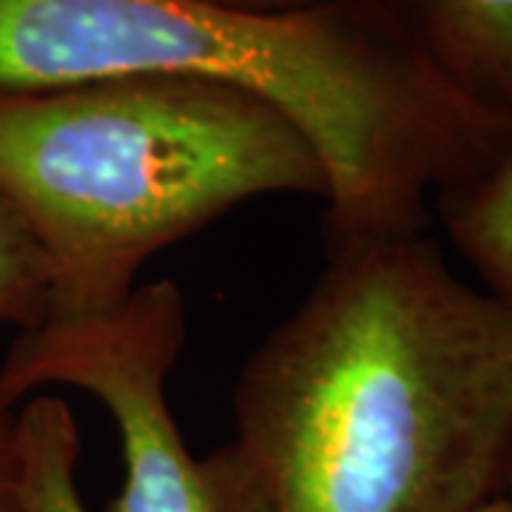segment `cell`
I'll list each match as a JSON object with an SVG mask.
<instances>
[{
    "mask_svg": "<svg viewBox=\"0 0 512 512\" xmlns=\"http://www.w3.org/2000/svg\"><path fill=\"white\" fill-rule=\"evenodd\" d=\"M476 512H512V504L507 495H495L487 504H481Z\"/></svg>",
    "mask_w": 512,
    "mask_h": 512,
    "instance_id": "11",
    "label": "cell"
},
{
    "mask_svg": "<svg viewBox=\"0 0 512 512\" xmlns=\"http://www.w3.org/2000/svg\"><path fill=\"white\" fill-rule=\"evenodd\" d=\"M436 202L447 237L476 271L478 288L512 316V154Z\"/></svg>",
    "mask_w": 512,
    "mask_h": 512,
    "instance_id": "6",
    "label": "cell"
},
{
    "mask_svg": "<svg viewBox=\"0 0 512 512\" xmlns=\"http://www.w3.org/2000/svg\"><path fill=\"white\" fill-rule=\"evenodd\" d=\"M18 444H15V413L0 410V512H18Z\"/></svg>",
    "mask_w": 512,
    "mask_h": 512,
    "instance_id": "9",
    "label": "cell"
},
{
    "mask_svg": "<svg viewBox=\"0 0 512 512\" xmlns=\"http://www.w3.org/2000/svg\"><path fill=\"white\" fill-rule=\"evenodd\" d=\"M208 3H222L234 9H254V12H288V9H302L319 0H208Z\"/></svg>",
    "mask_w": 512,
    "mask_h": 512,
    "instance_id": "10",
    "label": "cell"
},
{
    "mask_svg": "<svg viewBox=\"0 0 512 512\" xmlns=\"http://www.w3.org/2000/svg\"><path fill=\"white\" fill-rule=\"evenodd\" d=\"M18 512H89L77 487L80 430L60 396L37 393L15 413Z\"/></svg>",
    "mask_w": 512,
    "mask_h": 512,
    "instance_id": "7",
    "label": "cell"
},
{
    "mask_svg": "<svg viewBox=\"0 0 512 512\" xmlns=\"http://www.w3.org/2000/svg\"><path fill=\"white\" fill-rule=\"evenodd\" d=\"M52 274L26 222L0 194V325L29 330L49 313Z\"/></svg>",
    "mask_w": 512,
    "mask_h": 512,
    "instance_id": "8",
    "label": "cell"
},
{
    "mask_svg": "<svg viewBox=\"0 0 512 512\" xmlns=\"http://www.w3.org/2000/svg\"><path fill=\"white\" fill-rule=\"evenodd\" d=\"M458 86L512 114V0H382Z\"/></svg>",
    "mask_w": 512,
    "mask_h": 512,
    "instance_id": "5",
    "label": "cell"
},
{
    "mask_svg": "<svg viewBox=\"0 0 512 512\" xmlns=\"http://www.w3.org/2000/svg\"><path fill=\"white\" fill-rule=\"evenodd\" d=\"M0 194L49 262L46 319L80 322L123 308L151 256L242 202L325 200L328 171L262 97L191 77H106L0 89Z\"/></svg>",
    "mask_w": 512,
    "mask_h": 512,
    "instance_id": "3",
    "label": "cell"
},
{
    "mask_svg": "<svg viewBox=\"0 0 512 512\" xmlns=\"http://www.w3.org/2000/svg\"><path fill=\"white\" fill-rule=\"evenodd\" d=\"M507 487H510V504H512V467H510V476H507Z\"/></svg>",
    "mask_w": 512,
    "mask_h": 512,
    "instance_id": "12",
    "label": "cell"
},
{
    "mask_svg": "<svg viewBox=\"0 0 512 512\" xmlns=\"http://www.w3.org/2000/svg\"><path fill=\"white\" fill-rule=\"evenodd\" d=\"M183 291L137 285L123 308L100 319L40 322L20 330L0 362V410L46 387L94 396L117 424L126 478L106 512H274L237 441L194 456L168 404V376L185 348Z\"/></svg>",
    "mask_w": 512,
    "mask_h": 512,
    "instance_id": "4",
    "label": "cell"
},
{
    "mask_svg": "<svg viewBox=\"0 0 512 512\" xmlns=\"http://www.w3.org/2000/svg\"><path fill=\"white\" fill-rule=\"evenodd\" d=\"M106 77L208 80L282 111L328 171V242L427 231L433 197L512 154L510 111L464 92L382 0H0L3 92Z\"/></svg>",
    "mask_w": 512,
    "mask_h": 512,
    "instance_id": "2",
    "label": "cell"
},
{
    "mask_svg": "<svg viewBox=\"0 0 512 512\" xmlns=\"http://www.w3.org/2000/svg\"><path fill=\"white\" fill-rule=\"evenodd\" d=\"M234 416L274 512H476L512 467V316L427 231L328 242Z\"/></svg>",
    "mask_w": 512,
    "mask_h": 512,
    "instance_id": "1",
    "label": "cell"
}]
</instances>
